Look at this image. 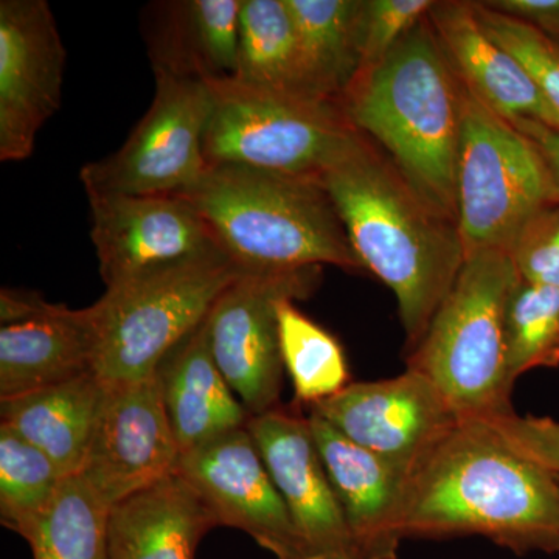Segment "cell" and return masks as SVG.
<instances>
[{
    "mask_svg": "<svg viewBox=\"0 0 559 559\" xmlns=\"http://www.w3.org/2000/svg\"><path fill=\"white\" fill-rule=\"evenodd\" d=\"M406 538L484 536L514 554L559 551V480L485 423L459 421L407 477Z\"/></svg>",
    "mask_w": 559,
    "mask_h": 559,
    "instance_id": "obj_1",
    "label": "cell"
},
{
    "mask_svg": "<svg viewBox=\"0 0 559 559\" xmlns=\"http://www.w3.org/2000/svg\"><path fill=\"white\" fill-rule=\"evenodd\" d=\"M320 186L364 270L395 294L407 348L414 349L465 264L457 224L429 207L366 134L322 176Z\"/></svg>",
    "mask_w": 559,
    "mask_h": 559,
    "instance_id": "obj_2",
    "label": "cell"
},
{
    "mask_svg": "<svg viewBox=\"0 0 559 559\" xmlns=\"http://www.w3.org/2000/svg\"><path fill=\"white\" fill-rule=\"evenodd\" d=\"M341 105L419 198L457 224L463 83L428 17L381 64L356 75Z\"/></svg>",
    "mask_w": 559,
    "mask_h": 559,
    "instance_id": "obj_3",
    "label": "cell"
},
{
    "mask_svg": "<svg viewBox=\"0 0 559 559\" xmlns=\"http://www.w3.org/2000/svg\"><path fill=\"white\" fill-rule=\"evenodd\" d=\"M180 194L241 271L364 270L330 194L316 180L219 165Z\"/></svg>",
    "mask_w": 559,
    "mask_h": 559,
    "instance_id": "obj_4",
    "label": "cell"
},
{
    "mask_svg": "<svg viewBox=\"0 0 559 559\" xmlns=\"http://www.w3.org/2000/svg\"><path fill=\"white\" fill-rule=\"evenodd\" d=\"M520 278L507 252L468 257L454 288L407 358V369L439 389L459 421L511 414L506 358V307Z\"/></svg>",
    "mask_w": 559,
    "mask_h": 559,
    "instance_id": "obj_5",
    "label": "cell"
},
{
    "mask_svg": "<svg viewBox=\"0 0 559 559\" xmlns=\"http://www.w3.org/2000/svg\"><path fill=\"white\" fill-rule=\"evenodd\" d=\"M209 86L207 168L238 165L320 183L362 134L341 103L252 90L234 79Z\"/></svg>",
    "mask_w": 559,
    "mask_h": 559,
    "instance_id": "obj_6",
    "label": "cell"
},
{
    "mask_svg": "<svg viewBox=\"0 0 559 559\" xmlns=\"http://www.w3.org/2000/svg\"><path fill=\"white\" fill-rule=\"evenodd\" d=\"M557 201V179L538 146L463 84L457 227L465 260L510 253L528 221Z\"/></svg>",
    "mask_w": 559,
    "mask_h": 559,
    "instance_id": "obj_7",
    "label": "cell"
},
{
    "mask_svg": "<svg viewBox=\"0 0 559 559\" xmlns=\"http://www.w3.org/2000/svg\"><path fill=\"white\" fill-rule=\"evenodd\" d=\"M242 274L224 253H215L106 289L91 305L98 329L95 374L109 384L153 377Z\"/></svg>",
    "mask_w": 559,
    "mask_h": 559,
    "instance_id": "obj_8",
    "label": "cell"
},
{
    "mask_svg": "<svg viewBox=\"0 0 559 559\" xmlns=\"http://www.w3.org/2000/svg\"><path fill=\"white\" fill-rule=\"evenodd\" d=\"M156 91L123 146L84 165L90 194H180L207 171L204 142L213 97L209 83L154 70Z\"/></svg>",
    "mask_w": 559,
    "mask_h": 559,
    "instance_id": "obj_9",
    "label": "cell"
},
{
    "mask_svg": "<svg viewBox=\"0 0 559 559\" xmlns=\"http://www.w3.org/2000/svg\"><path fill=\"white\" fill-rule=\"evenodd\" d=\"M322 267L245 272L223 290L205 323L216 366L252 417L278 407L283 388L277 308L318 289Z\"/></svg>",
    "mask_w": 559,
    "mask_h": 559,
    "instance_id": "obj_10",
    "label": "cell"
},
{
    "mask_svg": "<svg viewBox=\"0 0 559 559\" xmlns=\"http://www.w3.org/2000/svg\"><path fill=\"white\" fill-rule=\"evenodd\" d=\"M91 238L106 289L223 253L182 194H90Z\"/></svg>",
    "mask_w": 559,
    "mask_h": 559,
    "instance_id": "obj_11",
    "label": "cell"
},
{
    "mask_svg": "<svg viewBox=\"0 0 559 559\" xmlns=\"http://www.w3.org/2000/svg\"><path fill=\"white\" fill-rule=\"evenodd\" d=\"M179 455L159 371L142 381L105 382L80 476L109 509L176 473Z\"/></svg>",
    "mask_w": 559,
    "mask_h": 559,
    "instance_id": "obj_12",
    "label": "cell"
},
{
    "mask_svg": "<svg viewBox=\"0 0 559 559\" xmlns=\"http://www.w3.org/2000/svg\"><path fill=\"white\" fill-rule=\"evenodd\" d=\"M66 60L46 0L0 2V160L32 156L40 128L60 109Z\"/></svg>",
    "mask_w": 559,
    "mask_h": 559,
    "instance_id": "obj_13",
    "label": "cell"
},
{
    "mask_svg": "<svg viewBox=\"0 0 559 559\" xmlns=\"http://www.w3.org/2000/svg\"><path fill=\"white\" fill-rule=\"evenodd\" d=\"M310 412L407 473L459 423L432 381L411 369L389 380L349 382Z\"/></svg>",
    "mask_w": 559,
    "mask_h": 559,
    "instance_id": "obj_14",
    "label": "cell"
},
{
    "mask_svg": "<svg viewBox=\"0 0 559 559\" xmlns=\"http://www.w3.org/2000/svg\"><path fill=\"white\" fill-rule=\"evenodd\" d=\"M178 473L215 516L248 533L275 559H307L296 525L248 428L231 430L179 455Z\"/></svg>",
    "mask_w": 559,
    "mask_h": 559,
    "instance_id": "obj_15",
    "label": "cell"
},
{
    "mask_svg": "<svg viewBox=\"0 0 559 559\" xmlns=\"http://www.w3.org/2000/svg\"><path fill=\"white\" fill-rule=\"evenodd\" d=\"M0 400L95 373L94 308L70 310L35 293L0 294Z\"/></svg>",
    "mask_w": 559,
    "mask_h": 559,
    "instance_id": "obj_16",
    "label": "cell"
},
{
    "mask_svg": "<svg viewBox=\"0 0 559 559\" xmlns=\"http://www.w3.org/2000/svg\"><path fill=\"white\" fill-rule=\"evenodd\" d=\"M248 428L296 525L307 559H358L308 417L275 407Z\"/></svg>",
    "mask_w": 559,
    "mask_h": 559,
    "instance_id": "obj_17",
    "label": "cell"
},
{
    "mask_svg": "<svg viewBox=\"0 0 559 559\" xmlns=\"http://www.w3.org/2000/svg\"><path fill=\"white\" fill-rule=\"evenodd\" d=\"M308 421L344 511L356 558L399 559L409 473L345 439L319 415L310 412Z\"/></svg>",
    "mask_w": 559,
    "mask_h": 559,
    "instance_id": "obj_18",
    "label": "cell"
},
{
    "mask_svg": "<svg viewBox=\"0 0 559 559\" xmlns=\"http://www.w3.org/2000/svg\"><path fill=\"white\" fill-rule=\"evenodd\" d=\"M428 20L459 79L492 112L510 123L536 121L559 131L555 110L524 66L481 28L473 2H433Z\"/></svg>",
    "mask_w": 559,
    "mask_h": 559,
    "instance_id": "obj_19",
    "label": "cell"
},
{
    "mask_svg": "<svg viewBox=\"0 0 559 559\" xmlns=\"http://www.w3.org/2000/svg\"><path fill=\"white\" fill-rule=\"evenodd\" d=\"M215 527L212 511L176 471L110 507L108 559H194Z\"/></svg>",
    "mask_w": 559,
    "mask_h": 559,
    "instance_id": "obj_20",
    "label": "cell"
},
{
    "mask_svg": "<svg viewBox=\"0 0 559 559\" xmlns=\"http://www.w3.org/2000/svg\"><path fill=\"white\" fill-rule=\"evenodd\" d=\"M242 0L157 3L146 27L153 70L179 79H235Z\"/></svg>",
    "mask_w": 559,
    "mask_h": 559,
    "instance_id": "obj_21",
    "label": "cell"
},
{
    "mask_svg": "<svg viewBox=\"0 0 559 559\" xmlns=\"http://www.w3.org/2000/svg\"><path fill=\"white\" fill-rule=\"evenodd\" d=\"M157 371L179 454L246 428L252 418L213 359L205 320L171 349Z\"/></svg>",
    "mask_w": 559,
    "mask_h": 559,
    "instance_id": "obj_22",
    "label": "cell"
},
{
    "mask_svg": "<svg viewBox=\"0 0 559 559\" xmlns=\"http://www.w3.org/2000/svg\"><path fill=\"white\" fill-rule=\"evenodd\" d=\"M105 393V382L95 373L0 400L2 425L43 451L62 476H76L83 468Z\"/></svg>",
    "mask_w": 559,
    "mask_h": 559,
    "instance_id": "obj_23",
    "label": "cell"
},
{
    "mask_svg": "<svg viewBox=\"0 0 559 559\" xmlns=\"http://www.w3.org/2000/svg\"><path fill=\"white\" fill-rule=\"evenodd\" d=\"M308 97L341 103L359 70L362 0H286Z\"/></svg>",
    "mask_w": 559,
    "mask_h": 559,
    "instance_id": "obj_24",
    "label": "cell"
},
{
    "mask_svg": "<svg viewBox=\"0 0 559 559\" xmlns=\"http://www.w3.org/2000/svg\"><path fill=\"white\" fill-rule=\"evenodd\" d=\"M234 80L252 90L311 98L301 81L296 25L286 0H242Z\"/></svg>",
    "mask_w": 559,
    "mask_h": 559,
    "instance_id": "obj_25",
    "label": "cell"
},
{
    "mask_svg": "<svg viewBox=\"0 0 559 559\" xmlns=\"http://www.w3.org/2000/svg\"><path fill=\"white\" fill-rule=\"evenodd\" d=\"M109 507L81 477L62 480L27 543L33 559H108Z\"/></svg>",
    "mask_w": 559,
    "mask_h": 559,
    "instance_id": "obj_26",
    "label": "cell"
},
{
    "mask_svg": "<svg viewBox=\"0 0 559 559\" xmlns=\"http://www.w3.org/2000/svg\"><path fill=\"white\" fill-rule=\"evenodd\" d=\"M277 318L283 366L297 400L311 407L347 388V359L336 337L305 316L296 300L280 301Z\"/></svg>",
    "mask_w": 559,
    "mask_h": 559,
    "instance_id": "obj_27",
    "label": "cell"
},
{
    "mask_svg": "<svg viewBox=\"0 0 559 559\" xmlns=\"http://www.w3.org/2000/svg\"><path fill=\"white\" fill-rule=\"evenodd\" d=\"M62 476L43 451L0 425V521L27 539L53 502Z\"/></svg>",
    "mask_w": 559,
    "mask_h": 559,
    "instance_id": "obj_28",
    "label": "cell"
},
{
    "mask_svg": "<svg viewBox=\"0 0 559 559\" xmlns=\"http://www.w3.org/2000/svg\"><path fill=\"white\" fill-rule=\"evenodd\" d=\"M506 358L513 385L530 370L559 366V288L518 278L506 307Z\"/></svg>",
    "mask_w": 559,
    "mask_h": 559,
    "instance_id": "obj_29",
    "label": "cell"
},
{
    "mask_svg": "<svg viewBox=\"0 0 559 559\" xmlns=\"http://www.w3.org/2000/svg\"><path fill=\"white\" fill-rule=\"evenodd\" d=\"M481 28L524 66L544 100L559 117V44L525 22L473 2Z\"/></svg>",
    "mask_w": 559,
    "mask_h": 559,
    "instance_id": "obj_30",
    "label": "cell"
},
{
    "mask_svg": "<svg viewBox=\"0 0 559 559\" xmlns=\"http://www.w3.org/2000/svg\"><path fill=\"white\" fill-rule=\"evenodd\" d=\"M436 0H362L359 16V73L385 60L401 39L428 17ZM356 79V76H355Z\"/></svg>",
    "mask_w": 559,
    "mask_h": 559,
    "instance_id": "obj_31",
    "label": "cell"
},
{
    "mask_svg": "<svg viewBox=\"0 0 559 559\" xmlns=\"http://www.w3.org/2000/svg\"><path fill=\"white\" fill-rule=\"evenodd\" d=\"M509 255L520 277L559 288V201L528 221Z\"/></svg>",
    "mask_w": 559,
    "mask_h": 559,
    "instance_id": "obj_32",
    "label": "cell"
},
{
    "mask_svg": "<svg viewBox=\"0 0 559 559\" xmlns=\"http://www.w3.org/2000/svg\"><path fill=\"white\" fill-rule=\"evenodd\" d=\"M485 423L511 450L559 476V421L511 414Z\"/></svg>",
    "mask_w": 559,
    "mask_h": 559,
    "instance_id": "obj_33",
    "label": "cell"
},
{
    "mask_svg": "<svg viewBox=\"0 0 559 559\" xmlns=\"http://www.w3.org/2000/svg\"><path fill=\"white\" fill-rule=\"evenodd\" d=\"M484 3L559 43V0H487Z\"/></svg>",
    "mask_w": 559,
    "mask_h": 559,
    "instance_id": "obj_34",
    "label": "cell"
},
{
    "mask_svg": "<svg viewBox=\"0 0 559 559\" xmlns=\"http://www.w3.org/2000/svg\"><path fill=\"white\" fill-rule=\"evenodd\" d=\"M513 124L538 146L559 186V131L536 121L521 120Z\"/></svg>",
    "mask_w": 559,
    "mask_h": 559,
    "instance_id": "obj_35",
    "label": "cell"
},
{
    "mask_svg": "<svg viewBox=\"0 0 559 559\" xmlns=\"http://www.w3.org/2000/svg\"><path fill=\"white\" fill-rule=\"evenodd\" d=\"M557 477H558V480H559V476H558V474H557Z\"/></svg>",
    "mask_w": 559,
    "mask_h": 559,
    "instance_id": "obj_36",
    "label": "cell"
},
{
    "mask_svg": "<svg viewBox=\"0 0 559 559\" xmlns=\"http://www.w3.org/2000/svg\"><path fill=\"white\" fill-rule=\"evenodd\" d=\"M559 44V43H558Z\"/></svg>",
    "mask_w": 559,
    "mask_h": 559,
    "instance_id": "obj_37",
    "label": "cell"
}]
</instances>
